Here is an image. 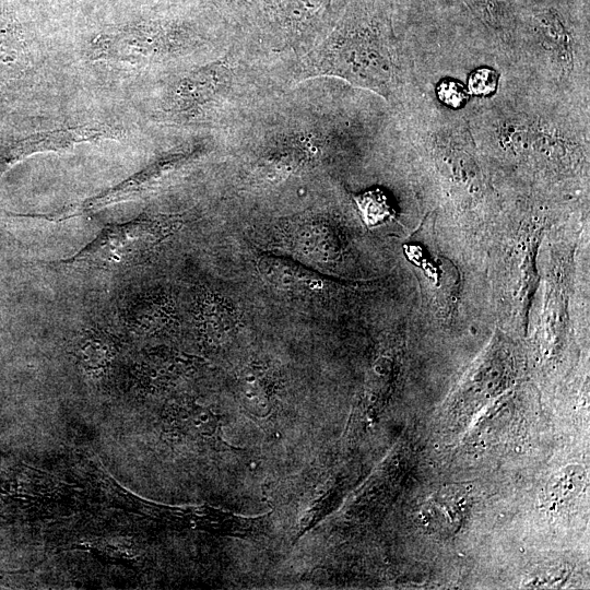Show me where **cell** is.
<instances>
[{
	"label": "cell",
	"instance_id": "obj_9",
	"mask_svg": "<svg viewBox=\"0 0 590 590\" xmlns=\"http://www.w3.org/2000/svg\"><path fill=\"white\" fill-rule=\"evenodd\" d=\"M586 481L585 470L576 464L557 471L545 486L546 499L551 503L566 504L574 499Z\"/></svg>",
	"mask_w": 590,
	"mask_h": 590
},
{
	"label": "cell",
	"instance_id": "obj_10",
	"mask_svg": "<svg viewBox=\"0 0 590 590\" xmlns=\"http://www.w3.org/2000/svg\"><path fill=\"white\" fill-rule=\"evenodd\" d=\"M498 84L497 73L489 68L474 70L468 79V91L476 96H489Z\"/></svg>",
	"mask_w": 590,
	"mask_h": 590
},
{
	"label": "cell",
	"instance_id": "obj_2",
	"mask_svg": "<svg viewBox=\"0 0 590 590\" xmlns=\"http://www.w3.org/2000/svg\"><path fill=\"white\" fill-rule=\"evenodd\" d=\"M276 233L285 248L312 261L329 262L341 248L337 232L322 219L292 221Z\"/></svg>",
	"mask_w": 590,
	"mask_h": 590
},
{
	"label": "cell",
	"instance_id": "obj_7",
	"mask_svg": "<svg viewBox=\"0 0 590 590\" xmlns=\"http://www.w3.org/2000/svg\"><path fill=\"white\" fill-rule=\"evenodd\" d=\"M115 351L114 338L102 329H87L79 342V356L85 368L99 371L110 362Z\"/></svg>",
	"mask_w": 590,
	"mask_h": 590
},
{
	"label": "cell",
	"instance_id": "obj_1",
	"mask_svg": "<svg viewBox=\"0 0 590 590\" xmlns=\"http://www.w3.org/2000/svg\"><path fill=\"white\" fill-rule=\"evenodd\" d=\"M178 225L173 219H141L108 226L66 263L106 270L138 266L151 258Z\"/></svg>",
	"mask_w": 590,
	"mask_h": 590
},
{
	"label": "cell",
	"instance_id": "obj_5",
	"mask_svg": "<svg viewBox=\"0 0 590 590\" xmlns=\"http://www.w3.org/2000/svg\"><path fill=\"white\" fill-rule=\"evenodd\" d=\"M258 271L268 283L283 291L319 297L330 292L331 283L321 275L279 257H260Z\"/></svg>",
	"mask_w": 590,
	"mask_h": 590
},
{
	"label": "cell",
	"instance_id": "obj_4",
	"mask_svg": "<svg viewBox=\"0 0 590 590\" xmlns=\"http://www.w3.org/2000/svg\"><path fill=\"white\" fill-rule=\"evenodd\" d=\"M193 318L200 334L213 342L223 341L232 335L240 323V317L233 303L205 287L196 293Z\"/></svg>",
	"mask_w": 590,
	"mask_h": 590
},
{
	"label": "cell",
	"instance_id": "obj_11",
	"mask_svg": "<svg viewBox=\"0 0 590 590\" xmlns=\"http://www.w3.org/2000/svg\"><path fill=\"white\" fill-rule=\"evenodd\" d=\"M438 98L448 107L461 108L469 98L468 88L458 81L444 80L437 88Z\"/></svg>",
	"mask_w": 590,
	"mask_h": 590
},
{
	"label": "cell",
	"instance_id": "obj_3",
	"mask_svg": "<svg viewBox=\"0 0 590 590\" xmlns=\"http://www.w3.org/2000/svg\"><path fill=\"white\" fill-rule=\"evenodd\" d=\"M125 323L140 334H156L178 324L175 302L170 294L156 291L132 299L125 309Z\"/></svg>",
	"mask_w": 590,
	"mask_h": 590
},
{
	"label": "cell",
	"instance_id": "obj_8",
	"mask_svg": "<svg viewBox=\"0 0 590 590\" xmlns=\"http://www.w3.org/2000/svg\"><path fill=\"white\" fill-rule=\"evenodd\" d=\"M361 219L369 227H377L396 215V210L388 194L380 188L366 190L354 196Z\"/></svg>",
	"mask_w": 590,
	"mask_h": 590
},
{
	"label": "cell",
	"instance_id": "obj_6",
	"mask_svg": "<svg viewBox=\"0 0 590 590\" xmlns=\"http://www.w3.org/2000/svg\"><path fill=\"white\" fill-rule=\"evenodd\" d=\"M469 492L464 485H450L430 496L421 510L426 528L439 533L457 532L469 508Z\"/></svg>",
	"mask_w": 590,
	"mask_h": 590
}]
</instances>
